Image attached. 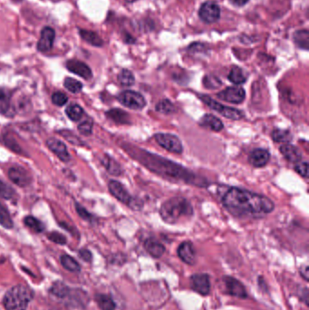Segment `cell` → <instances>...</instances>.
I'll use <instances>...</instances> for the list:
<instances>
[{
  "instance_id": "1",
  "label": "cell",
  "mask_w": 309,
  "mask_h": 310,
  "mask_svg": "<svg viewBox=\"0 0 309 310\" xmlns=\"http://www.w3.org/2000/svg\"><path fill=\"white\" fill-rule=\"evenodd\" d=\"M222 203L230 213L238 217H261L275 209L270 198L240 188H229L222 195Z\"/></svg>"
},
{
  "instance_id": "2",
  "label": "cell",
  "mask_w": 309,
  "mask_h": 310,
  "mask_svg": "<svg viewBox=\"0 0 309 310\" xmlns=\"http://www.w3.org/2000/svg\"><path fill=\"white\" fill-rule=\"evenodd\" d=\"M135 155H137L136 158L145 167L165 178L169 177L170 179L178 180L179 182L189 183L191 185L202 186L203 184L202 180L193 172L159 155L152 154L144 150H139V152L135 153Z\"/></svg>"
},
{
  "instance_id": "3",
  "label": "cell",
  "mask_w": 309,
  "mask_h": 310,
  "mask_svg": "<svg viewBox=\"0 0 309 310\" xmlns=\"http://www.w3.org/2000/svg\"><path fill=\"white\" fill-rule=\"evenodd\" d=\"M160 215L163 222L169 224H175L181 219L190 218L193 215V208L185 198L173 197L162 204Z\"/></svg>"
},
{
  "instance_id": "4",
  "label": "cell",
  "mask_w": 309,
  "mask_h": 310,
  "mask_svg": "<svg viewBox=\"0 0 309 310\" xmlns=\"http://www.w3.org/2000/svg\"><path fill=\"white\" fill-rule=\"evenodd\" d=\"M34 298L31 289L24 285L13 286L5 294L3 305L6 310H27Z\"/></svg>"
},
{
  "instance_id": "5",
  "label": "cell",
  "mask_w": 309,
  "mask_h": 310,
  "mask_svg": "<svg viewBox=\"0 0 309 310\" xmlns=\"http://www.w3.org/2000/svg\"><path fill=\"white\" fill-rule=\"evenodd\" d=\"M108 189L111 194L118 200L121 203L131 208V210L140 211L143 208V203L139 199L133 197L122 183L112 180L108 184Z\"/></svg>"
},
{
  "instance_id": "6",
  "label": "cell",
  "mask_w": 309,
  "mask_h": 310,
  "mask_svg": "<svg viewBox=\"0 0 309 310\" xmlns=\"http://www.w3.org/2000/svg\"><path fill=\"white\" fill-rule=\"evenodd\" d=\"M198 97L211 110L217 112L218 114L226 117L228 119L240 120L244 117V115H243V113H241V111H239L236 108L222 105L220 103H218L217 101L212 99L210 96H207V95H200Z\"/></svg>"
},
{
  "instance_id": "7",
  "label": "cell",
  "mask_w": 309,
  "mask_h": 310,
  "mask_svg": "<svg viewBox=\"0 0 309 310\" xmlns=\"http://www.w3.org/2000/svg\"><path fill=\"white\" fill-rule=\"evenodd\" d=\"M117 99L123 106L131 110L140 111L146 106V100L143 97V95H141L138 92L131 91V90L122 92L117 96Z\"/></svg>"
},
{
  "instance_id": "8",
  "label": "cell",
  "mask_w": 309,
  "mask_h": 310,
  "mask_svg": "<svg viewBox=\"0 0 309 310\" xmlns=\"http://www.w3.org/2000/svg\"><path fill=\"white\" fill-rule=\"evenodd\" d=\"M155 140L160 146L172 153L180 154L183 151V143L177 136L171 134H157Z\"/></svg>"
},
{
  "instance_id": "9",
  "label": "cell",
  "mask_w": 309,
  "mask_h": 310,
  "mask_svg": "<svg viewBox=\"0 0 309 310\" xmlns=\"http://www.w3.org/2000/svg\"><path fill=\"white\" fill-rule=\"evenodd\" d=\"M198 16L204 23L212 24L219 19L220 9L218 8V5L214 2L207 1L205 3H203L200 8Z\"/></svg>"
},
{
  "instance_id": "10",
  "label": "cell",
  "mask_w": 309,
  "mask_h": 310,
  "mask_svg": "<svg viewBox=\"0 0 309 310\" xmlns=\"http://www.w3.org/2000/svg\"><path fill=\"white\" fill-rule=\"evenodd\" d=\"M246 92L240 86H230L225 90L219 92L217 97L218 99L225 101L227 103H240L245 100Z\"/></svg>"
},
{
  "instance_id": "11",
  "label": "cell",
  "mask_w": 309,
  "mask_h": 310,
  "mask_svg": "<svg viewBox=\"0 0 309 310\" xmlns=\"http://www.w3.org/2000/svg\"><path fill=\"white\" fill-rule=\"evenodd\" d=\"M8 178L19 187H28L31 183V176L22 167H12L8 170Z\"/></svg>"
},
{
  "instance_id": "12",
  "label": "cell",
  "mask_w": 309,
  "mask_h": 310,
  "mask_svg": "<svg viewBox=\"0 0 309 310\" xmlns=\"http://www.w3.org/2000/svg\"><path fill=\"white\" fill-rule=\"evenodd\" d=\"M191 289L202 296H207L210 293V277L208 274H194L190 278Z\"/></svg>"
},
{
  "instance_id": "13",
  "label": "cell",
  "mask_w": 309,
  "mask_h": 310,
  "mask_svg": "<svg viewBox=\"0 0 309 310\" xmlns=\"http://www.w3.org/2000/svg\"><path fill=\"white\" fill-rule=\"evenodd\" d=\"M56 38V31L54 28L46 27L41 31L40 39L37 43L36 48L40 52H48L51 50Z\"/></svg>"
},
{
  "instance_id": "14",
  "label": "cell",
  "mask_w": 309,
  "mask_h": 310,
  "mask_svg": "<svg viewBox=\"0 0 309 310\" xmlns=\"http://www.w3.org/2000/svg\"><path fill=\"white\" fill-rule=\"evenodd\" d=\"M47 145L48 149L53 151L63 163H68L71 160L68 148L63 142L55 138H50L47 141Z\"/></svg>"
},
{
  "instance_id": "15",
  "label": "cell",
  "mask_w": 309,
  "mask_h": 310,
  "mask_svg": "<svg viewBox=\"0 0 309 310\" xmlns=\"http://www.w3.org/2000/svg\"><path fill=\"white\" fill-rule=\"evenodd\" d=\"M67 68L68 71L71 72L75 75L81 76L83 79H90L93 76L91 68L87 64L79 60L71 59L67 62Z\"/></svg>"
},
{
  "instance_id": "16",
  "label": "cell",
  "mask_w": 309,
  "mask_h": 310,
  "mask_svg": "<svg viewBox=\"0 0 309 310\" xmlns=\"http://www.w3.org/2000/svg\"><path fill=\"white\" fill-rule=\"evenodd\" d=\"M223 279L229 294L239 298H246L248 297L245 286L238 279L232 277H225Z\"/></svg>"
},
{
  "instance_id": "17",
  "label": "cell",
  "mask_w": 309,
  "mask_h": 310,
  "mask_svg": "<svg viewBox=\"0 0 309 310\" xmlns=\"http://www.w3.org/2000/svg\"><path fill=\"white\" fill-rule=\"evenodd\" d=\"M270 151L261 148L255 149L249 155V163L256 168L264 167L270 162Z\"/></svg>"
},
{
  "instance_id": "18",
  "label": "cell",
  "mask_w": 309,
  "mask_h": 310,
  "mask_svg": "<svg viewBox=\"0 0 309 310\" xmlns=\"http://www.w3.org/2000/svg\"><path fill=\"white\" fill-rule=\"evenodd\" d=\"M179 258L188 265H193L196 261V251L192 243L184 241L178 248Z\"/></svg>"
},
{
  "instance_id": "19",
  "label": "cell",
  "mask_w": 309,
  "mask_h": 310,
  "mask_svg": "<svg viewBox=\"0 0 309 310\" xmlns=\"http://www.w3.org/2000/svg\"><path fill=\"white\" fill-rule=\"evenodd\" d=\"M279 151L290 163H297L302 160L301 151H299L296 146L290 143H285L281 145L279 148Z\"/></svg>"
},
{
  "instance_id": "20",
  "label": "cell",
  "mask_w": 309,
  "mask_h": 310,
  "mask_svg": "<svg viewBox=\"0 0 309 310\" xmlns=\"http://www.w3.org/2000/svg\"><path fill=\"white\" fill-rule=\"evenodd\" d=\"M200 125L213 131H220L224 127L222 120L218 119V117L213 115H205L203 116L200 121Z\"/></svg>"
},
{
  "instance_id": "21",
  "label": "cell",
  "mask_w": 309,
  "mask_h": 310,
  "mask_svg": "<svg viewBox=\"0 0 309 310\" xmlns=\"http://www.w3.org/2000/svg\"><path fill=\"white\" fill-rule=\"evenodd\" d=\"M144 248L147 252L153 258H161L165 252V248L163 244L153 239H147L144 243Z\"/></svg>"
},
{
  "instance_id": "22",
  "label": "cell",
  "mask_w": 309,
  "mask_h": 310,
  "mask_svg": "<svg viewBox=\"0 0 309 310\" xmlns=\"http://www.w3.org/2000/svg\"><path fill=\"white\" fill-rule=\"evenodd\" d=\"M105 115L109 119L114 121L115 123H119V124H127V123H130V121H129L130 116L127 113L121 109H117V108L111 109L106 112Z\"/></svg>"
},
{
  "instance_id": "23",
  "label": "cell",
  "mask_w": 309,
  "mask_h": 310,
  "mask_svg": "<svg viewBox=\"0 0 309 310\" xmlns=\"http://www.w3.org/2000/svg\"><path fill=\"white\" fill-rule=\"evenodd\" d=\"M80 36L82 39L87 42L88 44L92 45L94 47L100 48L103 45V41L96 33L90 31V30H84V29H80Z\"/></svg>"
},
{
  "instance_id": "24",
  "label": "cell",
  "mask_w": 309,
  "mask_h": 310,
  "mask_svg": "<svg viewBox=\"0 0 309 310\" xmlns=\"http://www.w3.org/2000/svg\"><path fill=\"white\" fill-rule=\"evenodd\" d=\"M102 164L105 167L110 174L119 176L123 171L119 163L108 155H105L103 157V160H102Z\"/></svg>"
},
{
  "instance_id": "25",
  "label": "cell",
  "mask_w": 309,
  "mask_h": 310,
  "mask_svg": "<svg viewBox=\"0 0 309 310\" xmlns=\"http://www.w3.org/2000/svg\"><path fill=\"white\" fill-rule=\"evenodd\" d=\"M95 300L101 310H115L116 307L114 299L111 297H109L108 295H96Z\"/></svg>"
},
{
  "instance_id": "26",
  "label": "cell",
  "mask_w": 309,
  "mask_h": 310,
  "mask_svg": "<svg viewBox=\"0 0 309 310\" xmlns=\"http://www.w3.org/2000/svg\"><path fill=\"white\" fill-rule=\"evenodd\" d=\"M294 41L297 47L308 50L309 48V32L307 30H298L294 34Z\"/></svg>"
},
{
  "instance_id": "27",
  "label": "cell",
  "mask_w": 309,
  "mask_h": 310,
  "mask_svg": "<svg viewBox=\"0 0 309 310\" xmlns=\"http://www.w3.org/2000/svg\"><path fill=\"white\" fill-rule=\"evenodd\" d=\"M229 80H230L231 83H233L234 84H244L247 81V76L245 75L244 71L242 70L241 68H238V67H234L230 72V75H229Z\"/></svg>"
},
{
  "instance_id": "28",
  "label": "cell",
  "mask_w": 309,
  "mask_h": 310,
  "mask_svg": "<svg viewBox=\"0 0 309 310\" xmlns=\"http://www.w3.org/2000/svg\"><path fill=\"white\" fill-rule=\"evenodd\" d=\"M271 137L276 143H290L293 138V136L290 131L283 130V129H275L271 134Z\"/></svg>"
},
{
  "instance_id": "29",
  "label": "cell",
  "mask_w": 309,
  "mask_h": 310,
  "mask_svg": "<svg viewBox=\"0 0 309 310\" xmlns=\"http://www.w3.org/2000/svg\"><path fill=\"white\" fill-rule=\"evenodd\" d=\"M61 263L65 270L71 271V272H79L81 271L79 263L69 255H63L61 257Z\"/></svg>"
},
{
  "instance_id": "30",
  "label": "cell",
  "mask_w": 309,
  "mask_h": 310,
  "mask_svg": "<svg viewBox=\"0 0 309 310\" xmlns=\"http://www.w3.org/2000/svg\"><path fill=\"white\" fill-rule=\"evenodd\" d=\"M65 114L69 119L77 122L83 117V109L76 103H72L70 105H68L65 110Z\"/></svg>"
},
{
  "instance_id": "31",
  "label": "cell",
  "mask_w": 309,
  "mask_h": 310,
  "mask_svg": "<svg viewBox=\"0 0 309 310\" xmlns=\"http://www.w3.org/2000/svg\"><path fill=\"white\" fill-rule=\"evenodd\" d=\"M50 291L53 295L56 296L57 298H68V295L70 294V289L63 283L57 281L55 283L50 289Z\"/></svg>"
},
{
  "instance_id": "32",
  "label": "cell",
  "mask_w": 309,
  "mask_h": 310,
  "mask_svg": "<svg viewBox=\"0 0 309 310\" xmlns=\"http://www.w3.org/2000/svg\"><path fill=\"white\" fill-rule=\"evenodd\" d=\"M155 110L161 113V114H164V115H170V114H173L176 111V107H175L174 104L170 102V100L163 99L161 100L155 106Z\"/></svg>"
},
{
  "instance_id": "33",
  "label": "cell",
  "mask_w": 309,
  "mask_h": 310,
  "mask_svg": "<svg viewBox=\"0 0 309 310\" xmlns=\"http://www.w3.org/2000/svg\"><path fill=\"white\" fill-rule=\"evenodd\" d=\"M118 81L123 86H131L135 83V76L130 70L123 69L118 75Z\"/></svg>"
},
{
  "instance_id": "34",
  "label": "cell",
  "mask_w": 309,
  "mask_h": 310,
  "mask_svg": "<svg viewBox=\"0 0 309 310\" xmlns=\"http://www.w3.org/2000/svg\"><path fill=\"white\" fill-rule=\"evenodd\" d=\"M24 223L26 226H28L29 229H31L32 231H34L35 232L41 233V232L45 231V225L43 223H41L39 219H36L33 216L26 217Z\"/></svg>"
},
{
  "instance_id": "35",
  "label": "cell",
  "mask_w": 309,
  "mask_h": 310,
  "mask_svg": "<svg viewBox=\"0 0 309 310\" xmlns=\"http://www.w3.org/2000/svg\"><path fill=\"white\" fill-rule=\"evenodd\" d=\"M0 225L4 227L5 229H12L14 227L11 216L9 214L6 207L0 204Z\"/></svg>"
},
{
  "instance_id": "36",
  "label": "cell",
  "mask_w": 309,
  "mask_h": 310,
  "mask_svg": "<svg viewBox=\"0 0 309 310\" xmlns=\"http://www.w3.org/2000/svg\"><path fill=\"white\" fill-rule=\"evenodd\" d=\"M63 86L67 88L68 91L71 92L73 94H78L83 89V84H82V83H80L78 80L74 79V78H71V77H68V78L64 79Z\"/></svg>"
},
{
  "instance_id": "37",
  "label": "cell",
  "mask_w": 309,
  "mask_h": 310,
  "mask_svg": "<svg viewBox=\"0 0 309 310\" xmlns=\"http://www.w3.org/2000/svg\"><path fill=\"white\" fill-rule=\"evenodd\" d=\"M222 81L217 76H206L203 78V85L208 89H216L220 87Z\"/></svg>"
},
{
  "instance_id": "38",
  "label": "cell",
  "mask_w": 309,
  "mask_h": 310,
  "mask_svg": "<svg viewBox=\"0 0 309 310\" xmlns=\"http://www.w3.org/2000/svg\"><path fill=\"white\" fill-rule=\"evenodd\" d=\"M93 120L87 119L78 125V131L83 136H91L93 132Z\"/></svg>"
},
{
  "instance_id": "39",
  "label": "cell",
  "mask_w": 309,
  "mask_h": 310,
  "mask_svg": "<svg viewBox=\"0 0 309 310\" xmlns=\"http://www.w3.org/2000/svg\"><path fill=\"white\" fill-rule=\"evenodd\" d=\"M52 102L57 106H63L68 102V96H65L63 93L56 92L52 96Z\"/></svg>"
},
{
  "instance_id": "40",
  "label": "cell",
  "mask_w": 309,
  "mask_h": 310,
  "mask_svg": "<svg viewBox=\"0 0 309 310\" xmlns=\"http://www.w3.org/2000/svg\"><path fill=\"white\" fill-rule=\"evenodd\" d=\"M14 196V191L12 188L8 186L6 183L0 181V197L5 200L12 199Z\"/></svg>"
},
{
  "instance_id": "41",
  "label": "cell",
  "mask_w": 309,
  "mask_h": 310,
  "mask_svg": "<svg viewBox=\"0 0 309 310\" xmlns=\"http://www.w3.org/2000/svg\"><path fill=\"white\" fill-rule=\"evenodd\" d=\"M10 103L8 102L7 93L0 89V113L5 114L9 110Z\"/></svg>"
},
{
  "instance_id": "42",
  "label": "cell",
  "mask_w": 309,
  "mask_h": 310,
  "mask_svg": "<svg viewBox=\"0 0 309 310\" xmlns=\"http://www.w3.org/2000/svg\"><path fill=\"white\" fill-rule=\"evenodd\" d=\"M60 135L63 136V138H65V139L68 140L69 143H71L72 144H75V145H82V142H81V140L77 137V136H75L74 134H72L69 131H60Z\"/></svg>"
},
{
  "instance_id": "43",
  "label": "cell",
  "mask_w": 309,
  "mask_h": 310,
  "mask_svg": "<svg viewBox=\"0 0 309 310\" xmlns=\"http://www.w3.org/2000/svg\"><path fill=\"white\" fill-rule=\"evenodd\" d=\"M308 163L307 162L297 163V165L295 166V171H297L298 174L301 175L302 177H304V178L308 177Z\"/></svg>"
},
{
  "instance_id": "44",
  "label": "cell",
  "mask_w": 309,
  "mask_h": 310,
  "mask_svg": "<svg viewBox=\"0 0 309 310\" xmlns=\"http://www.w3.org/2000/svg\"><path fill=\"white\" fill-rule=\"evenodd\" d=\"M48 239L52 240L53 242L56 243V244H59V245H64L68 242L67 238L58 232H52L48 234Z\"/></svg>"
},
{
  "instance_id": "45",
  "label": "cell",
  "mask_w": 309,
  "mask_h": 310,
  "mask_svg": "<svg viewBox=\"0 0 309 310\" xmlns=\"http://www.w3.org/2000/svg\"><path fill=\"white\" fill-rule=\"evenodd\" d=\"M76 211L78 212V215L82 219H85V220H91L93 216H92L89 212H88L82 205H79L78 203H76Z\"/></svg>"
},
{
  "instance_id": "46",
  "label": "cell",
  "mask_w": 309,
  "mask_h": 310,
  "mask_svg": "<svg viewBox=\"0 0 309 310\" xmlns=\"http://www.w3.org/2000/svg\"><path fill=\"white\" fill-rule=\"evenodd\" d=\"M79 257L83 259V261L89 262L93 258V255H92L91 251L83 249L79 251Z\"/></svg>"
},
{
  "instance_id": "47",
  "label": "cell",
  "mask_w": 309,
  "mask_h": 310,
  "mask_svg": "<svg viewBox=\"0 0 309 310\" xmlns=\"http://www.w3.org/2000/svg\"><path fill=\"white\" fill-rule=\"evenodd\" d=\"M230 2L237 7H243L244 5H246L249 0H230Z\"/></svg>"
},
{
  "instance_id": "48",
  "label": "cell",
  "mask_w": 309,
  "mask_h": 310,
  "mask_svg": "<svg viewBox=\"0 0 309 310\" xmlns=\"http://www.w3.org/2000/svg\"><path fill=\"white\" fill-rule=\"evenodd\" d=\"M303 270H304V272L301 271V274L304 278H305V280H308V267L305 266V268H302Z\"/></svg>"
},
{
  "instance_id": "49",
  "label": "cell",
  "mask_w": 309,
  "mask_h": 310,
  "mask_svg": "<svg viewBox=\"0 0 309 310\" xmlns=\"http://www.w3.org/2000/svg\"><path fill=\"white\" fill-rule=\"evenodd\" d=\"M127 3H134V2H136L137 0H125Z\"/></svg>"
}]
</instances>
